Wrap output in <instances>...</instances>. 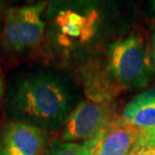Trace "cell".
I'll use <instances>...</instances> for the list:
<instances>
[{
    "label": "cell",
    "mask_w": 155,
    "mask_h": 155,
    "mask_svg": "<svg viewBox=\"0 0 155 155\" xmlns=\"http://www.w3.org/2000/svg\"><path fill=\"white\" fill-rule=\"evenodd\" d=\"M113 109L107 102L80 103L64 123V142L85 141L97 136L113 123Z\"/></svg>",
    "instance_id": "277c9868"
},
{
    "label": "cell",
    "mask_w": 155,
    "mask_h": 155,
    "mask_svg": "<svg viewBox=\"0 0 155 155\" xmlns=\"http://www.w3.org/2000/svg\"><path fill=\"white\" fill-rule=\"evenodd\" d=\"M106 129L99 133L97 136L85 141L54 143L45 152H43L42 155H92L93 151L103 138Z\"/></svg>",
    "instance_id": "ba28073f"
},
{
    "label": "cell",
    "mask_w": 155,
    "mask_h": 155,
    "mask_svg": "<svg viewBox=\"0 0 155 155\" xmlns=\"http://www.w3.org/2000/svg\"><path fill=\"white\" fill-rule=\"evenodd\" d=\"M2 6H3V5L1 4V3H0V8H1V7H2Z\"/></svg>",
    "instance_id": "9a60e30c"
},
{
    "label": "cell",
    "mask_w": 155,
    "mask_h": 155,
    "mask_svg": "<svg viewBox=\"0 0 155 155\" xmlns=\"http://www.w3.org/2000/svg\"><path fill=\"white\" fill-rule=\"evenodd\" d=\"M129 155H155V149L149 147L134 146Z\"/></svg>",
    "instance_id": "30bf717a"
},
{
    "label": "cell",
    "mask_w": 155,
    "mask_h": 155,
    "mask_svg": "<svg viewBox=\"0 0 155 155\" xmlns=\"http://www.w3.org/2000/svg\"><path fill=\"white\" fill-rule=\"evenodd\" d=\"M108 72L121 90H140L149 83L153 68L144 43L127 38L110 45Z\"/></svg>",
    "instance_id": "7a4b0ae2"
},
{
    "label": "cell",
    "mask_w": 155,
    "mask_h": 155,
    "mask_svg": "<svg viewBox=\"0 0 155 155\" xmlns=\"http://www.w3.org/2000/svg\"><path fill=\"white\" fill-rule=\"evenodd\" d=\"M121 121L140 130L155 128V89L136 95L124 108Z\"/></svg>",
    "instance_id": "52a82bcc"
},
{
    "label": "cell",
    "mask_w": 155,
    "mask_h": 155,
    "mask_svg": "<svg viewBox=\"0 0 155 155\" xmlns=\"http://www.w3.org/2000/svg\"><path fill=\"white\" fill-rule=\"evenodd\" d=\"M48 141V130L12 120L0 132V155H42Z\"/></svg>",
    "instance_id": "5b68a950"
},
{
    "label": "cell",
    "mask_w": 155,
    "mask_h": 155,
    "mask_svg": "<svg viewBox=\"0 0 155 155\" xmlns=\"http://www.w3.org/2000/svg\"><path fill=\"white\" fill-rule=\"evenodd\" d=\"M151 6H152V8H153V11L155 12V1L151 2Z\"/></svg>",
    "instance_id": "5bb4252c"
},
{
    "label": "cell",
    "mask_w": 155,
    "mask_h": 155,
    "mask_svg": "<svg viewBox=\"0 0 155 155\" xmlns=\"http://www.w3.org/2000/svg\"><path fill=\"white\" fill-rule=\"evenodd\" d=\"M151 45H152V57H153V61L155 63V29L152 32V39H151Z\"/></svg>",
    "instance_id": "7c38bea8"
},
{
    "label": "cell",
    "mask_w": 155,
    "mask_h": 155,
    "mask_svg": "<svg viewBox=\"0 0 155 155\" xmlns=\"http://www.w3.org/2000/svg\"><path fill=\"white\" fill-rule=\"evenodd\" d=\"M139 135L140 129L121 120L111 123L99 143L101 155H129Z\"/></svg>",
    "instance_id": "8992f818"
},
{
    "label": "cell",
    "mask_w": 155,
    "mask_h": 155,
    "mask_svg": "<svg viewBox=\"0 0 155 155\" xmlns=\"http://www.w3.org/2000/svg\"><path fill=\"white\" fill-rule=\"evenodd\" d=\"M9 109L17 121L45 130H55L70 114L71 98L66 87L49 75L20 80L11 93Z\"/></svg>",
    "instance_id": "6da1fadb"
},
{
    "label": "cell",
    "mask_w": 155,
    "mask_h": 155,
    "mask_svg": "<svg viewBox=\"0 0 155 155\" xmlns=\"http://www.w3.org/2000/svg\"><path fill=\"white\" fill-rule=\"evenodd\" d=\"M45 3L10 7L4 12L2 42L13 51H21L38 45L45 24L41 14Z\"/></svg>",
    "instance_id": "3957f363"
},
{
    "label": "cell",
    "mask_w": 155,
    "mask_h": 155,
    "mask_svg": "<svg viewBox=\"0 0 155 155\" xmlns=\"http://www.w3.org/2000/svg\"><path fill=\"white\" fill-rule=\"evenodd\" d=\"M134 146L149 147L155 149V128L140 130V135Z\"/></svg>",
    "instance_id": "9c48e42d"
},
{
    "label": "cell",
    "mask_w": 155,
    "mask_h": 155,
    "mask_svg": "<svg viewBox=\"0 0 155 155\" xmlns=\"http://www.w3.org/2000/svg\"><path fill=\"white\" fill-rule=\"evenodd\" d=\"M92 155H101V152H100V150H99V144H98V146L95 148V150L93 151Z\"/></svg>",
    "instance_id": "4fadbf2b"
},
{
    "label": "cell",
    "mask_w": 155,
    "mask_h": 155,
    "mask_svg": "<svg viewBox=\"0 0 155 155\" xmlns=\"http://www.w3.org/2000/svg\"><path fill=\"white\" fill-rule=\"evenodd\" d=\"M3 94H4V84H3V79L1 76V73H0V104H1V102H2Z\"/></svg>",
    "instance_id": "8fae6325"
}]
</instances>
